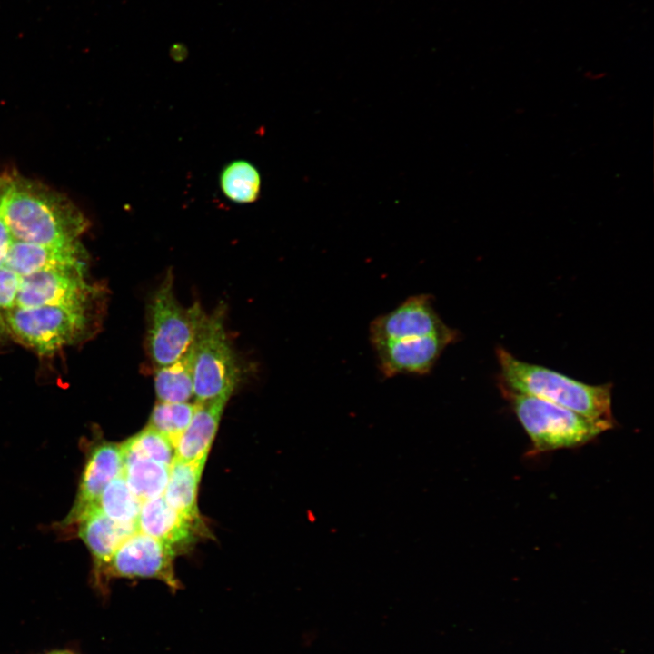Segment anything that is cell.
Wrapping results in <instances>:
<instances>
[{
  "mask_svg": "<svg viewBox=\"0 0 654 654\" xmlns=\"http://www.w3.org/2000/svg\"><path fill=\"white\" fill-rule=\"evenodd\" d=\"M137 530L170 546L175 552L189 548L198 536L207 531L203 523L195 522L173 509L164 496L142 502Z\"/></svg>",
  "mask_w": 654,
  "mask_h": 654,
  "instance_id": "12",
  "label": "cell"
},
{
  "mask_svg": "<svg viewBox=\"0 0 654 654\" xmlns=\"http://www.w3.org/2000/svg\"><path fill=\"white\" fill-rule=\"evenodd\" d=\"M225 305L204 312L193 342V396L197 402L233 394L239 383L241 369L225 325Z\"/></svg>",
  "mask_w": 654,
  "mask_h": 654,
  "instance_id": "4",
  "label": "cell"
},
{
  "mask_svg": "<svg viewBox=\"0 0 654 654\" xmlns=\"http://www.w3.org/2000/svg\"><path fill=\"white\" fill-rule=\"evenodd\" d=\"M457 337L458 332L452 329L442 334L385 341L372 346L383 376L422 375L432 369L444 349Z\"/></svg>",
  "mask_w": 654,
  "mask_h": 654,
  "instance_id": "9",
  "label": "cell"
},
{
  "mask_svg": "<svg viewBox=\"0 0 654 654\" xmlns=\"http://www.w3.org/2000/svg\"><path fill=\"white\" fill-rule=\"evenodd\" d=\"M447 326L436 312L429 294L409 297L392 311L376 317L370 324L372 344L446 333Z\"/></svg>",
  "mask_w": 654,
  "mask_h": 654,
  "instance_id": "10",
  "label": "cell"
},
{
  "mask_svg": "<svg viewBox=\"0 0 654 654\" xmlns=\"http://www.w3.org/2000/svg\"><path fill=\"white\" fill-rule=\"evenodd\" d=\"M123 447L168 467L175 458L172 441L163 433L146 426L122 443Z\"/></svg>",
  "mask_w": 654,
  "mask_h": 654,
  "instance_id": "22",
  "label": "cell"
},
{
  "mask_svg": "<svg viewBox=\"0 0 654 654\" xmlns=\"http://www.w3.org/2000/svg\"><path fill=\"white\" fill-rule=\"evenodd\" d=\"M230 397L199 402L191 422L174 443L175 459L192 461L207 458Z\"/></svg>",
  "mask_w": 654,
  "mask_h": 654,
  "instance_id": "15",
  "label": "cell"
},
{
  "mask_svg": "<svg viewBox=\"0 0 654 654\" xmlns=\"http://www.w3.org/2000/svg\"><path fill=\"white\" fill-rule=\"evenodd\" d=\"M142 501L132 492L123 474L104 489L96 506L117 523L137 528Z\"/></svg>",
  "mask_w": 654,
  "mask_h": 654,
  "instance_id": "20",
  "label": "cell"
},
{
  "mask_svg": "<svg viewBox=\"0 0 654 654\" xmlns=\"http://www.w3.org/2000/svg\"><path fill=\"white\" fill-rule=\"evenodd\" d=\"M20 276L6 266L0 267V327L5 314L15 305Z\"/></svg>",
  "mask_w": 654,
  "mask_h": 654,
  "instance_id": "23",
  "label": "cell"
},
{
  "mask_svg": "<svg viewBox=\"0 0 654 654\" xmlns=\"http://www.w3.org/2000/svg\"><path fill=\"white\" fill-rule=\"evenodd\" d=\"M500 388L530 440L529 457L582 446L615 424V421L589 418L545 400Z\"/></svg>",
  "mask_w": 654,
  "mask_h": 654,
  "instance_id": "3",
  "label": "cell"
},
{
  "mask_svg": "<svg viewBox=\"0 0 654 654\" xmlns=\"http://www.w3.org/2000/svg\"><path fill=\"white\" fill-rule=\"evenodd\" d=\"M0 213L15 241L63 246L79 243L88 220L64 194L37 181L11 175Z\"/></svg>",
  "mask_w": 654,
  "mask_h": 654,
  "instance_id": "1",
  "label": "cell"
},
{
  "mask_svg": "<svg viewBox=\"0 0 654 654\" xmlns=\"http://www.w3.org/2000/svg\"><path fill=\"white\" fill-rule=\"evenodd\" d=\"M87 311L56 305L17 307L4 317V326L41 354L73 343L87 327Z\"/></svg>",
  "mask_w": 654,
  "mask_h": 654,
  "instance_id": "6",
  "label": "cell"
},
{
  "mask_svg": "<svg viewBox=\"0 0 654 654\" xmlns=\"http://www.w3.org/2000/svg\"><path fill=\"white\" fill-rule=\"evenodd\" d=\"M123 476L132 492L143 502L164 495L170 467L123 447Z\"/></svg>",
  "mask_w": 654,
  "mask_h": 654,
  "instance_id": "17",
  "label": "cell"
},
{
  "mask_svg": "<svg viewBox=\"0 0 654 654\" xmlns=\"http://www.w3.org/2000/svg\"><path fill=\"white\" fill-rule=\"evenodd\" d=\"M46 654H75V653L69 649H55V650L50 651Z\"/></svg>",
  "mask_w": 654,
  "mask_h": 654,
  "instance_id": "26",
  "label": "cell"
},
{
  "mask_svg": "<svg viewBox=\"0 0 654 654\" xmlns=\"http://www.w3.org/2000/svg\"><path fill=\"white\" fill-rule=\"evenodd\" d=\"M123 469L122 444L102 441L93 445L82 471L74 502L62 525L77 523L86 511L96 506L104 489L123 473Z\"/></svg>",
  "mask_w": 654,
  "mask_h": 654,
  "instance_id": "11",
  "label": "cell"
},
{
  "mask_svg": "<svg viewBox=\"0 0 654 654\" xmlns=\"http://www.w3.org/2000/svg\"><path fill=\"white\" fill-rule=\"evenodd\" d=\"M199 402L158 401L150 415L147 426L165 435L173 444L191 422Z\"/></svg>",
  "mask_w": 654,
  "mask_h": 654,
  "instance_id": "21",
  "label": "cell"
},
{
  "mask_svg": "<svg viewBox=\"0 0 654 654\" xmlns=\"http://www.w3.org/2000/svg\"><path fill=\"white\" fill-rule=\"evenodd\" d=\"M206 460L185 461L174 458L163 495L173 509L198 523H203L197 506V490Z\"/></svg>",
  "mask_w": 654,
  "mask_h": 654,
  "instance_id": "16",
  "label": "cell"
},
{
  "mask_svg": "<svg viewBox=\"0 0 654 654\" xmlns=\"http://www.w3.org/2000/svg\"><path fill=\"white\" fill-rule=\"evenodd\" d=\"M192 345L175 362L155 368L154 382L158 401L184 402L193 396Z\"/></svg>",
  "mask_w": 654,
  "mask_h": 654,
  "instance_id": "18",
  "label": "cell"
},
{
  "mask_svg": "<svg viewBox=\"0 0 654 654\" xmlns=\"http://www.w3.org/2000/svg\"><path fill=\"white\" fill-rule=\"evenodd\" d=\"M175 554L170 546L137 530L116 549L94 588L106 595L111 579L140 578L158 580L174 592L182 588L174 571Z\"/></svg>",
  "mask_w": 654,
  "mask_h": 654,
  "instance_id": "7",
  "label": "cell"
},
{
  "mask_svg": "<svg viewBox=\"0 0 654 654\" xmlns=\"http://www.w3.org/2000/svg\"><path fill=\"white\" fill-rule=\"evenodd\" d=\"M84 270H45L20 277L17 307L56 305L87 311L96 293Z\"/></svg>",
  "mask_w": 654,
  "mask_h": 654,
  "instance_id": "8",
  "label": "cell"
},
{
  "mask_svg": "<svg viewBox=\"0 0 654 654\" xmlns=\"http://www.w3.org/2000/svg\"><path fill=\"white\" fill-rule=\"evenodd\" d=\"M84 253L80 243L54 246L14 241L4 266L23 277L45 270H84Z\"/></svg>",
  "mask_w": 654,
  "mask_h": 654,
  "instance_id": "13",
  "label": "cell"
},
{
  "mask_svg": "<svg viewBox=\"0 0 654 654\" xmlns=\"http://www.w3.org/2000/svg\"><path fill=\"white\" fill-rule=\"evenodd\" d=\"M500 385L545 400L596 420L614 421L611 384L590 385L547 367L519 360L502 347L496 350Z\"/></svg>",
  "mask_w": 654,
  "mask_h": 654,
  "instance_id": "2",
  "label": "cell"
},
{
  "mask_svg": "<svg viewBox=\"0 0 654 654\" xmlns=\"http://www.w3.org/2000/svg\"><path fill=\"white\" fill-rule=\"evenodd\" d=\"M219 183L223 193L235 203H252L261 193V174L247 160H234L221 171Z\"/></svg>",
  "mask_w": 654,
  "mask_h": 654,
  "instance_id": "19",
  "label": "cell"
},
{
  "mask_svg": "<svg viewBox=\"0 0 654 654\" xmlns=\"http://www.w3.org/2000/svg\"><path fill=\"white\" fill-rule=\"evenodd\" d=\"M14 238L0 213V267L5 265Z\"/></svg>",
  "mask_w": 654,
  "mask_h": 654,
  "instance_id": "24",
  "label": "cell"
},
{
  "mask_svg": "<svg viewBox=\"0 0 654 654\" xmlns=\"http://www.w3.org/2000/svg\"><path fill=\"white\" fill-rule=\"evenodd\" d=\"M11 175L7 174H2L0 175V204L2 202V199L5 193V191L7 189L9 181H10Z\"/></svg>",
  "mask_w": 654,
  "mask_h": 654,
  "instance_id": "25",
  "label": "cell"
},
{
  "mask_svg": "<svg viewBox=\"0 0 654 654\" xmlns=\"http://www.w3.org/2000/svg\"><path fill=\"white\" fill-rule=\"evenodd\" d=\"M203 314L197 302L190 307L180 304L169 270L146 310V349L155 368L175 362L189 350Z\"/></svg>",
  "mask_w": 654,
  "mask_h": 654,
  "instance_id": "5",
  "label": "cell"
},
{
  "mask_svg": "<svg viewBox=\"0 0 654 654\" xmlns=\"http://www.w3.org/2000/svg\"><path fill=\"white\" fill-rule=\"evenodd\" d=\"M78 535L86 545L94 560V586L116 549L136 527L122 525L105 516L97 506L86 511L78 520Z\"/></svg>",
  "mask_w": 654,
  "mask_h": 654,
  "instance_id": "14",
  "label": "cell"
}]
</instances>
